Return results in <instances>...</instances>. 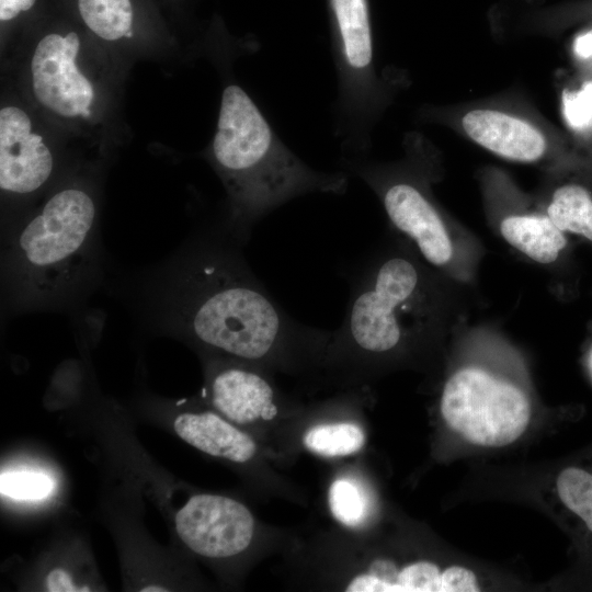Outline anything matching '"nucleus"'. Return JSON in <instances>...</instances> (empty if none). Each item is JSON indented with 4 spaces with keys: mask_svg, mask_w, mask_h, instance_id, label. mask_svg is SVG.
I'll use <instances>...</instances> for the list:
<instances>
[{
    "mask_svg": "<svg viewBox=\"0 0 592 592\" xmlns=\"http://www.w3.org/2000/svg\"><path fill=\"white\" fill-rule=\"evenodd\" d=\"M544 212L561 231L592 241V196L584 186L577 183L557 186Z\"/></svg>",
    "mask_w": 592,
    "mask_h": 592,
    "instance_id": "dca6fc26",
    "label": "nucleus"
},
{
    "mask_svg": "<svg viewBox=\"0 0 592 592\" xmlns=\"http://www.w3.org/2000/svg\"><path fill=\"white\" fill-rule=\"evenodd\" d=\"M54 488V480L43 473L8 471L0 477L1 493L18 500L44 499Z\"/></svg>",
    "mask_w": 592,
    "mask_h": 592,
    "instance_id": "aec40b11",
    "label": "nucleus"
},
{
    "mask_svg": "<svg viewBox=\"0 0 592 592\" xmlns=\"http://www.w3.org/2000/svg\"><path fill=\"white\" fill-rule=\"evenodd\" d=\"M164 1L175 4V3L181 2L182 0H164Z\"/></svg>",
    "mask_w": 592,
    "mask_h": 592,
    "instance_id": "cd10ccee",
    "label": "nucleus"
},
{
    "mask_svg": "<svg viewBox=\"0 0 592 592\" xmlns=\"http://www.w3.org/2000/svg\"><path fill=\"white\" fill-rule=\"evenodd\" d=\"M475 591H479V585L471 570L459 566H452L442 571V592Z\"/></svg>",
    "mask_w": 592,
    "mask_h": 592,
    "instance_id": "5701e85b",
    "label": "nucleus"
},
{
    "mask_svg": "<svg viewBox=\"0 0 592 592\" xmlns=\"http://www.w3.org/2000/svg\"><path fill=\"white\" fill-rule=\"evenodd\" d=\"M206 156L227 193L224 224L243 243L255 223L285 203L309 193L341 195L349 186L345 171H318L296 156L235 82L223 89Z\"/></svg>",
    "mask_w": 592,
    "mask_h": 592,
    "instance_id": "f03ea898",
    "label": "nucleus"
},
{
    "mask_svg": "<svg viewBox=\"0 0 592 592\" xmlns=\"http://www.w3.org/2000/svg\"><path fill=\"white\" fill-rule=\"evenodd\" d=\"M47 0H0L1 30L7 31L32 20Z\"/></svg>",
    "mask_w": 592,
    "mask_h": 592,
    "instance_id": "4be33fe9",
    "label": "nucleus"
},
{
    "mask_svg": "<svg viewBox=\"0 0 592 592\" xmlns=\"http://www.w3.org/2000/svg\"><path fill=\"white\" fill-rule=\"evenodd\" d=\"M223 224L198 234L157 285L159 325L206 351L255 364L316 356L332 331L292 318L250 270Z\"/></svg>",
    "mask_w": 592,
    "mask_h": 592,
    "instance_id": "f257e3e1",
    "label": "nucleus"
},
{
    "mask_svg": "<svg viewBox=\"0 0 592 592\" xmlns=\"http://www.w3.org/2000/svg\"><path fill=\"white\" fill-rule=\"evenodd\" d=\"M589 368L592 374V351L590 352V355H589Z\"/></svg>",
    "mask_w": 592,
    "mask_h": 592,
    "instance_id": "bb28decb",
    "label": "nucleus"
},
{
    "mask_svg": "<svg viewBox=\"0 0 592 592\" xmlns=\"http://www.w3.org/2000/svg\"><path fill=\"white\" fill-rule=\"evenodd\" d=\"M565 115L572 128L587 130L592 128V82L579 91L565 96Z\"/></svg>",
    "mask_w": 592,
    "mask_h": 592,
    "instance_id": "412c9836",
    "label": "nucleus"
},
{
    "mask_svg": "<svg viewBox=\"0 0 592 592\" xmlns=\"http://www.w3.org/2000/svg\"><path fill=\"white\" fill-rule=\"evenodd\" d=\"M501 237L532 261L539 264L555 262L567 244L561 231L545 212H514L499 223Z\"/></svg>",
    "mask_w": 592,
    "mask_h": 592,
    "instance_id": "4468645a",
    "label": "nucleus"
},
{
    "mask_svg": "<svg viewBox=\"0 0 592 592\" xmlns=\"http://www.w3.org/2000/svg\"><path fill=\"white\" fill-rule=\"evenodd\" d=\"M175 530L195 554L228 558L249 547L254 519L250 510L235 499L200 493L192 496L178 511Z\"/></svg>",
    "mask_w": 592,
    "mask_h": 592,
    "instance_id": "1a4fd4ad",
    "label": "nucleus"
},
{
    "mask_svg": "<svg viewBox=\"0 0 592 592\" xmlns=\"http://www.w3.org/2000/svg\"><path fill=\"white\" fill-rule=\"evenodd\" d=\"M329 508L341 524L355 527L367 516L368 504L364 491L353 480L340 478L329 488Z\"/></svg>",
    "mask_w": 592,
    "mask_h": 592,
    "instance_id": "6ab92c4d",
    "label": "nucleus"
},
{
    "mask_svg": "<svg viewBox=\"0 0 592 592\" xmlns=\"http://www.w3.org/2000/svg\"><path fill=\"white\" fill-rule=\"evenodd\" d=\"M459 126L474 143L509 161L537 163L553 150L551 136L544 126L513 111L471 109L460 116Z\"/></svg>",
    "mask_w": 592,
    "mask_h": 592,
    "instance_id": "9b49d317",
    "label": "nucleus"
},
{
    "mask_svg": "<svg viewBox=\"0 0 592 592\" xmlns=\"http://www.w3.org/2000/svg\"><path fill=\"white\" fill-rule=\"evenodd\" d=\"M349 592H442V571L431 561L402 568L388 559L373 560L345 585Z\"/></svg>",
    "mask_w": 592,
    "mask_h": 592,
    "instance_id": "2eb2a0df",
    "label": "nucleus"
},
{
    "mask_svg": "<svg viewBox=\"0 0 592 592\" xmlns=\"http://www.w3.org/2000/svg\"><path fill=\"white\" fill-rule=\"evenodd\" d=\"M441 414L449 429L467 442L501 447L516 441L526 430L531 405L525 391L490 369L468 365L446 380Z\"/></svg>",
    "mask_w": 592,
    "mask_h": 592,
    "instance_id": "0eeeda50",
    "label": "nucleus"
},
{
    "mask_svg": "<svg viewBox=\"0 0 592 592\" xmlns=\"http://www.w3.org/2000/svg\"><path fill=\"white\" fill-rule=\"evenodd\" d=\"M140 591H143V592H163V591H168V590L164 589L161 585L150 584V585L143 587L140 589Z\"/></svg>",
    "mask_w": 592,
    "mask_h": 592,
    "instance_id": "a878e982",
    "label": "nucleus"
},
{
    "mask_svg": "<svg viewBox=\"0 0 592 592\" xmlns=\"http://www.w3.org/2000/svg\"><path fill=\"white\" fill-rule=\"evenodd\" d=\"M574 50L580 57L592 56V31L580 35L576 39Z\"/></svg>",
    "mask_w": 592,
    "mask_h": 592,
    "instance_id": "393cba45",
    "label": "nucleus"
},
{
    "mask_svg": "<svg viewBox=\"0 0 592 592\" xmlns=\"http://www.w3.org/2000/svg\"><path fill=\"white\" fill-rule=\"evenodd\" d=\"M98 207L90 190L55 191L10 232L3 280L13 308L67 304L81 292L96 262Z\"/></svg>",
    "mask_w": 592,
    "mask_h": 592,
    "instance_id": "7ed1b4c3",
    "label": "nucleus"
},
{
    "mask_svg": "<svg viewBox=\"0 0 592 592\" xmlns=\"http://www.w3.org/2000/svg\"><path fill=\"white\" fill-rule=\"evenodd\" d=\"M209 365L207 390L213 407L234 424L270 421L278 413L273 383L255 363L217 354Z\"/></svg>",
    "mask_w": 592,
    "mask_h": 592,
    "instance_id": "9d476101",
    "label": "nucleus"
},
{
    "mask_svg": "<svg viewBox=\"0 0 592 592\" xmlns=\"http://www.w3.org/2000/svg\"><path fill=\"white\" fill-rule=\"evenodd\" d=\"M173 429L181 440L196 449L234 463H247L257 452L251 436L212 411L181 413L175 418Z\"/></svg>",
    "mask_w": 592,
    "mask_h": 592,
    "instance_id": "ddd939ff",
    "label": "nucleus"
},
{
    "mask_svg": "<svg viewBox=\"0 0 592 592\" xmlns=\"http://www.w3.org/2000/svg\"><path fill=\"white\" fill-rule=\"evenodd\" d=\"M26 24L33 30L27 82L34 103L68 125L92 122L101 104L100 86L88 65V38L61 0H54Z\"/></svg>",
    "mask_w": 592,
    "mask_h": 592,
    "instance_id": "423d86ee",
    "label": "nucleus"
},
{
    "mask_svg": "<svg viewBox=\"0 0 592 592\" xmlns=\"http://www.w3.org/2000/svg\"><path fill=\"white\" fill-rule=\"evenodd\" d=\"M310 452L325 457H342L357 453L365 443L362 428L352 422L321 423L310 428L303 437Z\"/></svg>",
    "mask_w": 592,
    "mask_h": 592,
    "instance_id": "f3484780",
    "label": "nucleus"
},
{
    "mask_svg": "<svg viewBox=\"0 0 592 592\" xmlns=\"http://www.w3.org/2000/svg\"><path fill=\"white\" fill-rule=\"evenodd\" d=\"M88 34L116 45L148 34L158 24L150 0H61Z\"/></svg>",
    "mask_w": 592,
    "mask_h": 592,
    "instance_id": "f8f14e48",
    "label": "nucleus"
},
{
    "mask_svg": "<svg viewBox=\"0 0 592 592\" xmlns=\"http://www.w3.org/2000/svg\"><path fill=\"white\" fill-rule=\"evenodd\" d=\"M55 155L32 115L16 104L0 109V189L4 197L26 200L55 172Z\"/></svg>",
    "mask_w": 592,
    "mask_h": 592,
    "instance_id": "6e6552de",
    "label": "nucleus"
},
{
    "mask_svg": "<svg viewBox=\"0 0 592 592\" xmlns=\"http://www.w3.org/2000/svg\"><path fill=\"white\" fill-rule=\"evenodd\" d=\"M338 77L335 137L341 158L363 157L371 132L395 93L390 73L379 75L368 0H326Z\"/></svg>",
    "mask_w": 592,
    "mask_h": 592,
    "instance_id": "39448f33",
    "label": "nucleus"
},
{
    "mask_svg": "<svg viewBox=\"0 0 592 592\" xmlns=\"http://www.w3.org/2000/svg\"><path fill=\"white\" fill-rule=\"evenodd\" d=\"M349 301L327 346L337 362L365 363L392 354L433 325L430 277L405 248L379 250L348 272Z\"/></svg>",
    "mask_w": 592,
    "mask_h": 592,
    "instance_id": "20e7f679",
    "label": "nucleus"
},
{
    "mask_svg": "<svg viewBox=\"0 0 592 592\" xmlns=\"http://www.w3.org/2000/svg\"><path fill=\"white\" fill-rule=\"evenodd\" d=\"M46 590L49 592H82L90 591L86 587L78 585L70 573L61 568L53 569L45 579Z\"/></svg>",
    "mask_w": 592,
    "mask_h": 592,
    "instance_id": "b1692460",
    "label": "nucleus"
},
{
    "mask_svg": "<svg viewBox=\"0 0 592 592\" xmlns=\"http://www.w3.org/2000/svg\"><path fill=\"white\" fill-rule=\"evenodd\" d=\"M556 486L561 502L592 532V474L568 467L559 474Z\"/></svg>",
    "mask_w": 592,
    "mask_h": 592,
    "instance_id": "a211bd4d",
    "label": "nucleus"
}]
</instances>
